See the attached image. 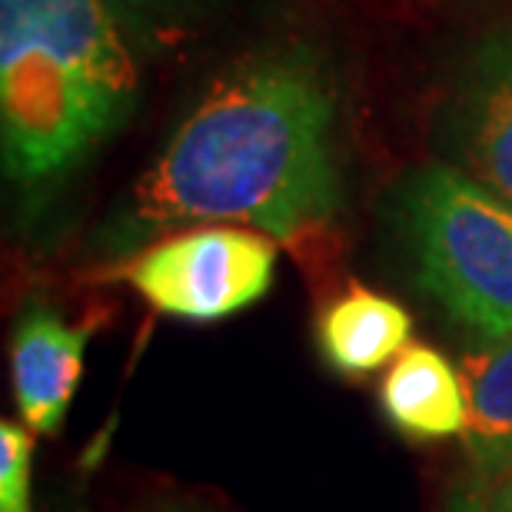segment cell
I'll list each match as a JSON object with an SVG mask.
<instances>
[{"instance_id": "11", "label": "cell", "mask_w": 512, "mask_h": 512, "mask_svg": "<svg viewBox=\"0 0 512 512\" xmlns=\"http://www.w3.org/2000/svg\"><path fill=\"white\" fill-rule=\"evenodd\" d=\"M30 459L34 436L24 426L0 423V512H30Z\"/></svg>"}, {"instance_id": "5", "label": "cell", "mask_w": 512, "mask_h": 512, "mask_svg": "<svg viewBox=\"0 0 512 512\" xmlns=\"http://www.w3.org/2000/svg\"><path fill=\"white\" fill-rule=\"evenodd\" d=\"M446 140L469 177L512 207V30L469 54L446 110Z\"/></svg>"}, {"instance_id": "13", "label": "cell", "mask_w": 512, "mask_h": 512, "mask_svg": "<svg viewBox=\"0 0 512 512\" xmlns=\"http://www.w3.org/2000/svg\"><path fill=\"white\" fill-rule=\"evenodd\" d=\"M449 512H489L473 493H463V496H456V503L449 506Z\"/></svg>"}, {"instance_id": "7", "label": "cell", "mask_w": 512, "mask_h": 512, "mask_svg": "<svg viewBox=\"0 0 512 512\" xmlns=\"http://www.w3.org/2000/svg\"><path fill=\"white\" fill-rule=\"evenodd\" d=\"M386 423L413 443H436L466 433V389L443 353L409 343L389 366L380 386Z\"/></svg>"}, {"instance_id": "4", "label": "cell", "mask_w": 512, "mask_h": 512, "mask_svg": "<svg viewBox=\"0 0 512 512\" xmlns=\"http://www.w3.org/2000/svg\"><path fill=\"white\" fill-rule=\"evenodd\" d=\"M273 276L276 247L266 233L217 223L153 243L124 270L153 310L187 323H217L260 303Z\"/></svg>"}, {"instance_id": "8", "label": "cell", "mask_w": 512, "mask_h": 512, "mask_svg": "<svg viewBox=\"0 0 512 512\" xmlns=\"http://www.w3.org/2000/svg\"><path fill=\"white\" fill-rule=\"evenodd\" d=\"M413 320L389 296L350 286L316 320V346L333 373L360 380L393 363L409 346Z\"/></svg>"}, {"instance_id": "2", "label": "cell", "mask_w": 512, "mask_h": 512, "mask_svg": "<svg viewBox=\"0 0 512 512\" xmlns=\"http://www.w3.org/2000/svg\"><path fill=\"white\" fill-rule=\"evenodd\" d=\"M133 44L97 0H0V150L17 183L80 167L137 110Z\"/></svg>"}, {"instance_id": "3", "label": "cell", "mask_w": 512, "mask_h": 512, "mask_svg": "<svg viewBox=\"0 0 512 512\" xmlns=\"http://www.w3.org/2000/svg\"><path fill=\"white\" fill-rule=\"evenodd\" d=\"M416 283L476 340L512 336V207L453 163H426L399 190Z\"/></svg>"}, {"instance_id": "1", "label": "cell", "mask_w": 512, "mask_h": 512, "mask_svg": "<svg viewBox=\"0 0 512 512\" xmlns=\"http://www.w3.org/2000/svg\"><path fill=\"white\" fill-rule=\"evenodd\" d=\"M336 94L320 57L283 47L220 77L130 187L114 243L187 223H247L296 240L336 220Z\"/></svg>"}, {"instance_id": "12", "label": "cell", "mask_w": 512, "mask_h": 512, "mask_svg": "<svg viewBox=\"0 0 512 512\" xmlns=\"http://www.w3.org/2000/svg\"><path fill=\"white\" fill-rule=\"evenodd\" d=\"M489 512H512V469L499 479L496 499H493V506H489Z\"/></svg>"}, {"instance_id": "9", "label": "cell", "mask_w": 512, "mask_h": 512, "mask_svg": "<svg viewBox=\"0 0 512 512\" xmlns=\"http://www.w3.org/2000/svg\"><path fill=\"white\" fill-rule=\"evenodd\" d=\"M466 449L479 476L503 479L512 469V336L476 340L463 353Z\"/></svg>"}, {"instance_id": "10", "label": "cell", "mask_w": 512, "mask_h": 512, "mask_svg": "<svg viewBox=\"0 0 512 512\" xmlns=\"http://www.w3.org/2000/svg\"><path fill=\"white\" fill-rule=\"evenodd\" d=\"M133 50H173L223 7V0H97Z\"/></svg>"}, {"instance_id": "6", "label": "cell", "mask_w": 512, "mask_h": 512, "mask_svg": "<svg viewBox=\"0 0 512 512\" xmlns=\"http://www.w3.org/2000/svg\"><path fill=\"white\" fill-rule=\"evenodd\" d=\"M94 323H67L54 306L34 300L17 316L10 340L14 399L30 433H57L74 403Z\"/></svg>"}]
</instances>
